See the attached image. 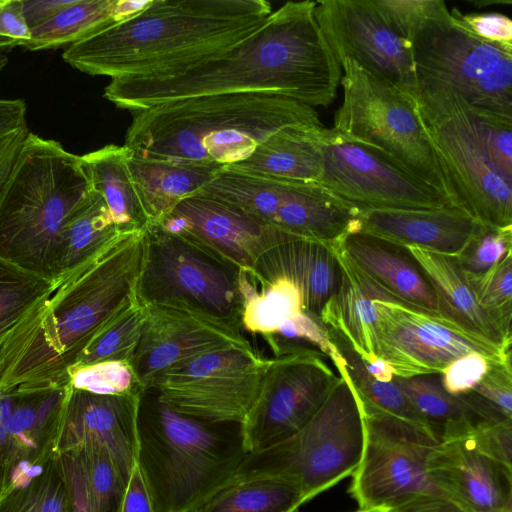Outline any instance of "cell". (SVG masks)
Listing matches in <instances>:
<instances>
[{
	"label": "cell",
	"mask_w": 512,
	"mask_h": 512,
	"mask_svg": "<svg viewBox=\"0 0 512 512\" xmlns=\"http://www.w3.org/2000/svg\"><path fill=\"white\" fill-rule=\"evenodd\" d=\"M316 1H288L232 49L176 75L112 79L103 96L131 113L213 94L270 92L311 107L335 99L342 68L314 15Z\"/></svg>",
	"instance_id": "cell-1"
},
{
	"label": "cell",
	"mask_w": 512,
	"mask_h": 512,
	"mask_svg": "<svg viewBox=\"0 0 512 512\" xmlns=\"http://www.w3.org/2000/svg\"><path fill=\"white\" fill-rule=\"evenodd\" d=\"M145 249L146 230L124 233L60 278L0 346V390L70 382L89 343L137 299Z\"/></svg>",
	"instance_id": "cell-2"
},
{
	"label": "cell",
	"mask_w": 512,
	"mask_h": 512,
	"mask_svg": "<svg viewBox=\"0 0 512 512\" xmlns=\"http://www.w3.org/2000/svg\"><path fill=\"white\" fill-rule=\"evenodd\" d=\"M272 12L266 0H148L137 13L68 46L62 58L111 80L169 77L240 44Z\"/></svg>",
	"instance_id": "cell-3"
},
{
	"label": "cell",
	"mask_w": 512,
	"mask_h": 512,
	"mask_svg": "<svg viewBox=\"0 0 512 512\" xmlns=\"http://www.w3.org/2000/svg\"><path fill=\"white\" fill-rule=\"evenodd\" d=\"M296 125L324 126L314 107L281 94L201 95L133 113L123 145L139 157L224 168Z\"/></svg>",
	"instance_id": "cell-4"
},
{
	"label": "cell",
	"mask_w": 512,
	"mask_h": 512,
	"mask_svg": "<svg viewBox=\"0 0 512 512\" xmlns=\"http://www.w3.org/2000/svg\"><path fill=\"white\" fill-rule=\"evenodd\" d=\"M136 464L155 512H195L234 479L248 451L239 423L183 415L143 392Z\"/></svg>",
	"instance_id": "cell-5"
},
{
	"label": "cell",
	"mask_w": 512,
	"mask_h": 512,
	"mask_svg": "<svg viewBox=\"0 0 512 512\" xmlns=\"http://www.w3.org/2000/svg\"><path fill=\"white\" fill-rule=\"evenodd\" d=\"M407 41L424 125L461 113L512 120V49L472 34L443 0Z\"/></svg>",
	"instance_id": "cell-6"
},
{
	"label": "cell",
	"mask_w": 512,
	"mask_h": 512,
	"mask_svg": "<svg viewBox=\"0 0 512 512\" xmlns=\"http://www.w3.org/2000/svg\"><path fill=\"white\" fill-rule=\"evenodd\" d=\"M90 191L80 156L29 132L0 190V257L57 282L64 228Z\"/></svg>",
	"instance_id": "cell-7"
},
{
	"label": "cell",
	"mask_w": 512,
	"mask_h": 512,
	"mask_svg": "<svg viewBox=\"0 0 512 512\" xmlns=\"http://www.w3.org/2000/svg\"><path fill=\"white\" fill-rule=\"evenodd\" d=\"M321 407L296 433L248 453L231 483L282 480L299 490L304 504L352 476L363 451V416L343 374Z\"/></svg>",
	"instance_id": "cell-8"
},
{
	"label": "cell",
	"mask_w": 512,
	"mask_h": 512,
	"mask_svg": "<svg viewBox=\"0 0 512 512\" xmlns=\"http://www.w3.org/2000/svg\"><path fill=\"white\" fill-rule=\"evenodd\" d=\"M340 66L343 99L331 128L425 183L453 206L415 101L352 59Z\"/></svg>",
	"instance_id": "cell-9"
},
{
	"label": "cell",
	"mask_w": 512,
	"mask_h": 512,
	"mask_svg": "<svg viewBox=\"0 0 512 512\" xmlns=\"http://www.w3.org/2000/svg\"><path fill=\"white\" fill-rule=\"evenodd\" d=\"M136 297L144 306L186 308L241 328L240 270L158 224L146 228Z\"/></svg>",
	"instance_id": "cell-10"
},
{
	"label": "cell",
	"mask_w": 512,
	"mask_h": 512,
	"mask_svg": "<svg viewBox=\"0 0 512 512\" xmlns=\"http://www.w3.org/2000/svg\"><path fill=\"white\" fill-rule=\"evenodd\" d=\"M303 239L332 243L358 231V208L320 183L222 168L200 192Z\"/></svg>",
	"instance_id": "cell-11"
},
{
	"label": "cell",
	"mask_w": 512,
	"mask_h": 512,
	"mask_svg": "<svg viewBox=\"0 0 512 512\" xmlns=\"http://www.w3.org/2000/svg\"><path fill=\"white\" fill-rule=\"evenodd\" d=\"M270 359L252 348L210 352L182 363L148 389L173 410L213 423L241 424L252 407Z\"/></svg>",
	"instance_id": "cell-12"
},
{
	"label": "cell",
	"mask_w": 512,
	"mask_h": 512,
	"mask_svg": "<svg viewBox=\"0 0 512 512\" xmlns=\"http://www.w3.org/2000/svg\"><path fill=\"white\" fill-rule=\"evenodd\" d=\"M364 444L349 493L359 509L388 510L423 493H439L427 474L438 441L423 426L363 416Z\"/></svg>",
	"instance_id": "cell-13"
},
{
	"label": "cell",
	"mask_w": 512,
	"mask_h": 512,
	"mask_svg": "<svg viewBox=\"0 0 512 512\" xmlns=\"http://www.w3.org/2000/svg\"><path fill=\"white\" fill-rule=\"evenodd\" d=\"M339 379L319 350L292 347L270 359L241 430L248 453L264 450L300 430Z\"/></svg>",
	"instance_id": "cell-14"
},
{
	"label": "cell",
	"mask_w": 512,
	"mask_h": 512,
	"mask_svg": "<svg viewBox=\"0 0 512 512\" xmlns=\"http://www.w3.org/2000/svg\"><path fill=\"white\" fill-rule=\"evenodd\" d=\"M375 355L394 376L441 374L457 358L478 352L492 361L511 358V349L472 337L440 317L395 300H376Z\"/></svg>",
	"instance_id": "cell-15"
},
{
	"label": "cell",
	"mask_w": 512,
	"mask_h": 512,
	"mask_svg": "<svg viewBox=\"0 0 512 512\" xmlns=\"http://www.w3.org/2000/svg\"><path fill=\"white\" fill-rule=\"evenodd\" d=\"M451 202L481 224L512 226V176L496 164L469 113L424 125Z\"/></svg>",
	"instance_id": "cell-16"
},
{
	"label": "cell",
	"mask_w": 512,
	"mask_h": 512,
	"mask_svg": "<svg viewBox=\"0 0 512 512\" xmlns=\"http://www.w3.org/2000/svg\"><path fill=\"white\" fill-rule=\"evenodd\" d=\"M319 183L359 210L452 206L437 191L380 155L326 128Z\"/></svg>",
	"instance_id": "cell-17"
},
{
	"label": "cell",
	"mask_w": 512,
	"mask_h": 512,
	"mask_svg": "<svg viewBox=\"0 0 512 512\" xmlns=\"http://www.w3.org/2000/svg\"><path fill=\"white\" fill-rule=\"evenodd\" d=\"M314 15L339 64L352 59L415 101L410 45L372 0L316 1Z\"/></svg>",
	"instance_id": "cell-18"
},
{
	"label": "cell",
	"mask_w": 512,
	"mask_h": 512,
	"mask_svg": "<svg viewBox=\"0 0 512 512\" xmlns=\"http://www.w3.org/2000/svg\"><path fill=\"white\" fill-rule=\"evenodd\" d=\"M156 224L245 271H251L271 248L303 239L204 193L184 199Z\"/></svg>",
	"instance_id": "cell-19"
},
{
	"label": "cell",
	"mask_w": 512,
	"mask_h": 512,
	"mask_svg": "<svg viewBox=\"0 0 512 512\" xmlns=\"http://www.w3.org/2000/svg\"><path fill=\"white\" fill-rule=\"evenodd\" d=\"M145 307L147 317L132 361L144 390L166 371L204 354L252 348L239 326L186 308Z\"/></svg>",
	"instance_id": "cell-20"
},
{
	"label": "cell",
	"mask_w": 512,
	"mask_h": 512,
	"mask_svg": "<svg viewBox=\"0 0 512 512\" xmlns=\"http://www.w3.org/2000/svg\"><path fill=\"white\" fill-rule=\"evenodd\" d=\"M141 395L96 394L75 388L70 382L57 453L77 450L87 445L101 446L108 451L122 476L129 481L137 459V421Z\"/></svg>",
	"instance_id": "cell-21"
},
{
	"label": "cell",
	"mask_w": 512,
	"mask_h": 512,
	"mask_svg": "<svg viewBox=\"0 0 512 512\" xmlns=\"http://www.w3.org/2000/svg\"><path fill=\"white\" fill-rule=\"evenodd\" d=\"M70 382L14 389L8 440L0 475V495L41 472L57 454L64 405Z\"/></svg>",
	"instance_id": "cell-22"
},
{
	"label": "cell",
	"mask_w": 512,
	"mask_h": 512,
	"mask_svg": "<svg viewBox=\"0 0 512 512\" xmlns=\"http://www.w3.org/2000/svg\"><path fill=\"white\" fill-rule=\"evenodd\" d=\"M426 468L437 491L465 512H512V468L480 453L467 437L438 443Z\"/></svg>",
	"instance_id": "cell-23"
},
{
	"label": "cell",
	"mask_w": 512,
	"mask_h": 512,
	"mask_svg": "<svg viewBox=\"0 0 512 512\" xmlns=\"http://www.w3.org/2000/svg\"><path fill=\"white\" fill-rule=\"evenodd\" d=\"M334 243L394 300L440 317L435 292L406 246L361 231L346 233Z\"/></svg>",
	"instance_id": "cell-24"
},
{
	"label": "cell",
	"mask_w": 512,
	"mask_h": 512,
	"mask_svg": "<svg viewBox=\"0 0 512 512\" xmlns=\"http://www.w3.org/2000/svg\"><path fill=\"white\" fill-rule=\"evenodd\" d=\"M358 220V231L449 256H458L483 225L455 206L361 210Z\"/></svg>",
	"instance_id": "cell-25"
},
{
	"label": "cell",
	"mask_w": 512,
	"mask_h": 512,
	"mask_svg": "<svg viewBox=\"0 0 512 512\" xmlns=\"http://www.w3.org/2000/svg\"><path fill=\"white\" fill-rule=\"evenodd\" d=\"M248 272L262 282L290 280L301 293L303 311L317 319L341 280L332 243L311 239H297L271 248Z\"/></svg>",
	"instance_id": "cell-26"
},
{
	"label": "cell",
	"mask_w": 512,
	"mask_h": 512,
	"mask_svg": "<svg viewBox=\"0 0 512 512\" xmlns=\"http://www.w3.org/2000/svg\"><path fill=\"white\" fill-rule=\"evenodd\" d=\"M332 246L341 280L337 291L324 304L318 320L343 337L360 358L368 362L376 357L375 301L394 299L360 272L334 242Z\"/></svg>",
	"instance_id": "cell-27"
},
{
	"label": "cell",
	"mask_w": 512,
	"mask_h": 512,
	"mask_svg": "<svg viewBox=\"0 0 512 512\" xmlns=\"http://www.w3.org/2000/svg\"><path fill=\"white\" fill-rule=\"evenodd\" d=\"M406 247L435 292L440 318L481 341L511 349L512 342L502 336L477 303L456 256Z\"/></svg>",
	"instance_id": "cell-28"
},
{
	"label": "cell",
	"mask_w": 512,
	"mask_h": 512,
	"mask_svg": "<svg viewBox=\"0 0 512 512\" xmlns=\"http://www.w3.org/2000/svg\"><path fill=\"white\" fill-rule=\"evenodd\" d=\"M326 127L288 126L265 139L246 159L224 168L319 183Z\"/></svg>",
	"instance_id": "cell-29"
},
{
	"label": "cell",
	"mask_w": 512,
	"mask_h": 512,
	"mask_svg": "<svg viewBox=\"0 0 512 512\" xmlns=\"http://www.w3.org/2000/svg\"><path fill=\"white\" fill-rule=\"evenodd\" d=\"M127 163L150 225L160 222L184 199L200 193L222 169L211 165L139 157L129 150Z\"/></svg>",
	"instance_id": "cell-30"
},
{
	"label": "cell",
	"mask_w": 512,
	"mask_h": 512,
	"mask_svg": "<svg viewBox=\"0 0 512 512\" xmlns=\"http://www.w3.org/2000/svg\"><path fill=\"white\" fill-rule=\"evenodd\" d=\"M80 158L90 187L103 198L118 229L146 230L150 219L128 167V149L109 144Z\"/></svg>",
	"instance_id": "cell-31"
},
{
	"label": "cell",
	"mask_w": 512,
	"mask_h": 512,
	"mask_svg": "<svg viewBox=\"0 0 512 512\" xmlns=\"http://www.w3.org/2000/svg\"><path fill=\"white\" fill-rule=\"evenodd\" d=\"M148 0H73L53 18L31 29L30 51L72 45L140 11Z\"/></svg>",
	"instance_id": "cell-32"
},
{
	"label": "cell",
	"mask_w": 512,
	"mask_h": 512,
	"mask_svg": "<svg viewBox=\"0 0 512 512\" xmlns=\"http://www.w3.org/2000/svg\"><path fill=\"white\" fill-rule=\"evenodd\" d=\"M392 381L438 443L466 438L479 425L463 398L444 389L441 374L394 376Z\"/></svg>",
	"instance_id": "cell-33"
},
{
	"label": "cell",
	"mask_w": 512,
	"mask_h": 512,
	"mask_svg": "<svg viewBox=\"0 0 512 512\" xmlns=\"http://www.w3.org/2000/svg\"><path fill=\"white\" fill-rule=\"evenodd\" d=\"M122 234L103 198L91 188L64 228L57 281L96 257Z\"/></svg>",
	"instance_id": "cell-34"
},
{
	"label": "cell",
	"mask_w": 512,
	"mask_h": 512,
	"mask_svg": "<svg viewBox=\"0 0 512 512\" xmlns=\"http://www.w3.org/2000/svg\"><path fill=\"white\" fill-rule=\"evenodd\" d=\"M240 290L243 298L241 328L260 334L267 342L285 318L304 312L301 293L288 279L262 282L248 271L240 270Z\"/></svg>",
	"instance_id": "cell-35"
},
{
	"label": "cell",
	"mask_w": 512,
	"mask_h": 512,
	"mask_svg": "<svg viewBox=\"0 0 512 512\" xmlns=\"http://www.w3.org/2000/svg\"><path fill=\"white\" fill-rule=\"evenodd\" d=\"M303 504L293 485L262 478L230 483L195 512H298Z\"/></svg>",
	"instance_id": "cell-36"
},
{
	"label": "cell",
	"mask_w": 512,
	"mask_h": 512,
	"mask_svg": "<svg viewBox=\"0 0 512 512\" xmlns=\"http://www.w3.org/2000/svg\"><path fill=\"white\" fill-rule=\"evenodd\" d=\"M0 512H71L69 484L59 454L26 483L1 494Z\"/></svg>",
	"instance_id": "cell-37"
},
{
	"label": "cell",
	"mask_w": 512,
	"mask_h": 512,
	"mask_svg": "<svg viewBox=\"0 0 512 512\" xmlns=\"http://www.w3.org/2000/svg\"><path fill=\"white\" fill-rule=\"evenodd\" d=\"M146 317V307L136 299L97 334L71 372L105 361L132 364Z\"/></svg>",
	"instance_id": "cell-38"
},
{
	"label": "cell",
	"mask_w": 512,
	"mask_h": 512,
	"mask_svg": "<svg viewBox=\"0 0 512 512\" xmlns=\"http://www.w3.org/2000/svg\"><path fill=\"white\" fill-rule=\"evenodd\" d=\"M56 285L57 282L0 257V346L30 309Z\"/></svg>",
	"instance_id": "cell-39"
},
{
	"label": "cell",
	"mask_w": 512,
	"mask_h": 512,
	"mask_svg": "<svg viewBox=\"0 0 512 512\" xmlns=\"http://www.w3.org/2000/svg\"><path fill=\"white\" fill-rule=\"evenodd\" d=\"M92 512H120L128 481L108 451L98 445L77 450Z\"/></svg>",
	"instance_id": "cell-40"
},
{
	"label": "cell",
	"mask_w": 512,
	"mask_h": 512,
	"mask_svg": "<svg viewBox=\"0 0 512 512\" xmlns=\"http://www.w3.org/2000/svg\"><path fill=\"white\" fill-rule=\"evenodd\" d=\"M460 396L480 425L512 420L511 358L492 361L482 380Z\"/></svg>",
	"instance_id": "cell-41"
},
{
	"label": "cell",
	"mask_w": 512,
	"mask_h": 512,
	"mask_svg": "<svg viewBox=\"0 0 512 512\" xmlns=\"http://www.w3.org/2000/svg\"><path fill=\"white\" fill-rule=\"evenodd\" d=\"M465 278L481 309L512 342V252L484 274Z\"/></svg>",
	"instance_id": "cell-42"
},
{
	"label": "cell",
	"mask_w": 512,
	"mask_h": 512,
	"mask_svg": "<svg viewBox=\"0 0 512 512\" xmlns=\"http://www.w3.org/2000/svg\"><path fill=\"white\" fill-rule=\"evenodd\" d=\"M70 382L75 388L103 395H141L142 387L131 363L105 361L74 370Z\"/></svg>",
	"instance_id": "cell-43"
},
{
	"label": "cell",
	"mask_w": 512,
	"mask_h": 512,
	"mask_svg": "<svg viewBox=\"0 0 512 512\" xmlns=\"http://www.w3.org/2000/svg\"><path fill=\"white\" fill-rule=\"evenodd\" d=\"M512 252V226L482 225L457 257L466 277L484 274Z\"/></svg>",
	"instance_id": "cell-44"
},
{
	"label": "cell",
	"mask_w": 512,
	"mask_h": 512,
	"mask_svg": "<svg viewBox=\"0 0 512 512\" xmlns=\"http://www.w3.org/2000/svg\"><path fill=\"white\" fill-rule=\"evenodd\" d=\"M372 2L387 23L407 40L433 9L436 0H372Z\"/></svg>",
	"instance_id": "cell-45"
},
{
	"label": "cell",
	"mask_w": 512,
	"mask_h": 512,
	"mask_svg": "<svg viewBox=\"0 0 512 512\" xmlns=\"http://www.w3.org/2000/svg\"><path fill=\"white\" fill-rule=\"evenodd\" d=\"M492 360L481 353L470 352L450 363L441 373L444 389L452 395L472 390L487 373Z\"/></svg>",
	"instance_id": "cell-46"
},
{
	"label": "cell",
	"mask_w": 512,
	"mask_h": 512,
	"mask_svg": "<svg viewBox=\"0 0 512 512\" xmlns=\"http://www.w3.org/2000/svg\"><path fill=\"white\" fill-rule=\"evenodd\" d=\"M467 438L480 453L512 468V420L479 426Z\"/></svg>",
	"instance_id": "cell-47"
},
{
	"label": "cell",
	"mask_w": 512,
	"mask_h": 512,
	"mask_svg": "<svg viewBox=\"0 0 512 512\" xmlns=\"http://www.w3.org/2000/svg\"><path fill=\"white\" fill-rule=\"evenodd\" d=\"M451 13L478 38L512 49V21L498 12L463 14L454 8Z\"/></svg>",
	"instance_id": "cell-48"
},
{
	"label": "cell",
	"mask_w": 512,
	"mask_h": 512,
	"mask_svg": "<svg viewBox=\"0 0 512 512\" xmlns=\"http://www.w3.org/2000/svg\"><path fill=\"white\" fill-rule=\"evenodd\" d=\"M26 119L0 120V190L29 134Z\"/></svg>",
	"instance_id": "cell-49"
},
{
	"label": "cell",
	"mask_w": 512,
	"mask_h": 512,
	"mask_svg": "<svg viewBox=\"0 0 512 512\" xmlns=\"http://www.w3.org/2000/svg\"><path fill=\"white\" fill-rule=\"evenodd\" d=\"M0 38L14 46H24L31 38V29L23 13V0H0Z\"/></svg>",
	"instance_id": "cell-50"
},
{
	"label": "cell",
	"mask_w": 512,
	"mask_h": 512,
	"mask_svg": "<svg viewBox=\"0 0 512 512\" xmlns=\"http://www.w3.org/2000/svg\"><path fill=\"white\" fill-rule=\"evenodd\" d=\"M69 484L71 512H92L79 455L75 451L58 453Z\"/></svg>",
	"instance_id": "cell-51"
},
{
	"label": "cell",
	"mask_w": 512,
	"mask_h": 512,
	"mask_svg": "<svg viewBox=\"0 0 512 512\" xmlns=\"http://www.w3.org/2000/svg\"><path fill=\"white\" fill-rule=\"evenodd\" d=\"M386 512H465L440 493L416 495Z\"/></svg>",
	"instance_id": "cell-52"
},
{
	"label": "cell",
	"mask_w": 512,
	"mask_h": 512,
	"mask_svg": "<svg viewBox=\"0 0 512 512\" xmlns=\"http://www.w3.org/2000/svg\"><path fill=\"white\" fill-rule=\"evenodd\" d=\"M120 512H155L137 464L129 477Z\"/></svg>",
	"instance_id": "cell-53"
},
{
	"label": "cell",
	"mask_w": 512,
	"mask_h": 512,
	"mask_svg": "<svg viewBox=\"0 0 512 512\" xmlns=\"http://www.w3.org/2000/svg\"><path fill=\"white\" fill-rule=\"evenodd\" d=\"M73 0H23V13L30 29L53 18Z\"/></svg>",
	"instance_id": "cell-54"
},
{
	"label": "cell",
	"mask_w": 512,
	"mask_h": 512,
	"mask_svg": "<svg viewBox=\"0 0 512 512\" xmlns=\"http://www.w3.org/2000/svg\"><path fill=\"white\" fill-rule=\"evenodd\" d=\"M26 119V104L22 99H0V120Z\"/></svg>",
	"instance_id": "cell-55"
},
{
	"label": "cell",
	"mask_w": 512,
	"mask_h": 512,
	"mask_svg": "<svg viewBox=\"0 0 512 512\" xmlns=\"http://www.w3.org/2000/svg\"><path fill=\"white\" fill-rule=\"evenodd\" d=\"M362 363L368 374L374 379L381 382H390L393 380V369L383 359L376 356L373 360L368 362L362 360Z\"/></svg>",
	"instance_id": "cell-56"
},
{
	"label": "cell",
	"mask_w": 512,
	"mask_h": 512,
	"mask_svg": "<svg viewBox=\"0 0 512 512\" xmlns=\"http://www.w3.org/2000/svg\"><path fill=\"white\" fill-rule=\"evenodd\" d=\"M13 47H15V46L10 40L0 38V52H1V50H8V49H12Z\"/></svg>",
	"instance_id": "cell-57"
},
{
	"label": "cell",
	"mask_w": 512,
	"mask_h": 512,
	"mask_svg": "<svg viewBox=\"0 0 512 512\" xmlns=\"http://www.w3.org/2000/svg\"><path fill=\"white\" fill-rule=\"evenodd\" d=\"M8 57L4 53L0 52V75L8 64Z\"/></svg>",
	"instance_id": "cell-58"
},
{
	"label": "cell",
	"mask_w": 512,
	"mask_h": 512,
	"mask_svg": "<svg viewBox=\"0 0 512 512\" xmlns=\"http://www.w3.org/2000/svg\"><path fill=\"white\" fill-rule=\"evenodd\" d=\"M383 509H358L356 512H386Z\"/></svg>",
	"instance_id": "cell-59"
}]
</instances>
